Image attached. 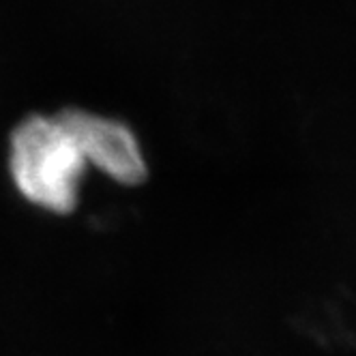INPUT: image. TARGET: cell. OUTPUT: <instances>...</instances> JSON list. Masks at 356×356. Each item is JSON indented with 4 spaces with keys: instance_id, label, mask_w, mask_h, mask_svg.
I'll use <instances>...</instances> for the list:
<instances>
[{
    "instance_id": "obj_2",
    "label": "cell",
    "mask_w": 356,
    "mask_h": 356,
    "mask_svg": "<svg viewBox=\"0 0 356 356\" xmlns=\"http://www.w3.org/2000/svg\"><path fill=\"white\" fill-rule=\"evenodd\" d=\"M56 116L78 144L86 165H95L122 185H138L146 178L142 146L124 122L80 108L60 110Z\"/></svg>"
},
{
    "instance_id": "obj_1",
    "label": "cell",
    "mask_w": 356,
    "mask_h": 356,
    "mask_svg": "<svg viewBox=\"0 0 356 356\" xmlns=\"http://www.w3.org/2000/svg\"><path fill=\"white\" fill-rule=\"evenodd\" d=\"M86 161L60 118L33 114L11 134L9 170L17 191L49 213L78 204Z\"/></svg>"
}]
</instances>
